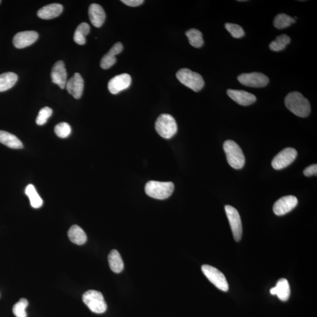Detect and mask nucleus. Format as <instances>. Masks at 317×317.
I'll return each mask as SVG.
<instances>
[{"instance_id": "1", "label": "nucleus", "mask_w": 317, "mask_h": 317, "mask_svg": "<svg viewBox=\"0 0 317 317\" xmlns=\"http://www.w3.org/2000/svg\"><path fill=\"white\" fill-rule=\"evenodd\" d=\"M285 105L294 115L301 118L307 117L311 112L310 102L298 92L288 93L285 98Z\"/></svg>"}, {"instance_id": "2", "label": "nucleus", "mask_w": 317, "mask_h": 317, "mask_svg": "<svg viewBox=\"0 0 317 317\" xmlns=\"http://www.w3.org/2000/svg\"><path fill=\"white\" fill-rule=\"evenodd\" d=\"M224 149L228 164L235 169H241L245 165V157L239 145L235 141L227 140L224 144Z\"/></svg>"}, {"instance_id": "3", "label": "nucleus", "mask_w": 317, "mask_h": 317, "mask_svg": "<svg viewBox=\"0 0 317 317\" xmlns=\"http://www.w3.org/2000/svg\"><path fill=\"white\" fill-rule=\"evenodd\" d=\"M174 184L172 182L149 181L146 184L145 192L151 198L159 199H167L173 192Z\"/></svg>"}, {"instance_id": "4", "label": "nucleus", "mask_w": 317, "mask_h": 317, "mask_svg": "<svg viewBox=\"0 0 317 317\" xmlns=\"http://www.w3.org/2000/svg\"><path fill=\"white\" fill-rule=\"evenodd\" d=\"M157 132L165 139H170L175 136L178 131L176 120L168 114H162L157 119L155 123Z\"/></svg>"}, {"instance_id": "5", "label": "nucleus", "mask_w": 317, "mask_h": 317, "mask_svg": "<svg viewBox=\"0 0 317 317\" xmlns=\"http://www.w3.org/2000/svg\"><path fill=\"white\" fill-rule=\"evenodd\" d=\"M176 77L182 84L195 92H198L204 87L205 81L203 77L187 68L180 70L176 73Z\"/></svg>"}, {"instance_id": "6", "label": "nucleus", "mask_w": 317, "mask_h": 317, "mask_svg": "<svg viewBox=\"0 0 317 317\" xmlns=\"http://www.w3.org/2000/svg\"><path fill=\"white\" fill-rule=\"evenodd\" d=\"M82 300L94 313L102 314L107 309L104 296L99 291L88 290L82 296Z\"/></svg>"}, {"instance_id": "7", "label": "nucleus", "mask_w": 317, "mask_h": 317, "mask_svg": "<svg viewBox=\"0 0 317 317\" xmlns=\"http://www.w3.org/2000/svg\"><path fill=\"white\" fill-rule=\"evenodd\" d=\"M202 272L215 286L224 292L228 290V284L224 274L216 268L209 265H204L202 267Z\"/></svg>"}, {"instance_id": "8", "label": "nucleus", "mask_w": 317, "mask_h": 317, "mask_svg": "<svg viewBox=\"0 0 317 317\" xmlns=\"http://www.w3.org/2000/svg\"><path fill=\"white\" fill-rule=\"evenodd\" d=\"M225 211L230 223L234 239L236 242L241 241L242 234V227L239 211L236 208L230 205H225Z\"/></svg>"}, {"instance_id": "9", "label": "nucleus", "mask_w": 317, "mask_h": 317, "mask_svg": "<svg viewBox=\"0 0 317 317\" xmlns=\"http://www.w3.org/2000/svg\"><path fill=\"white\" fill-rule=\"evenodd\" d=\"M298 152L292 148H285L273 159L271 165L276 170H281L287 168L295 161Z\"/></svg>"}, {"instance_id": "10", "label": "nucleus", "mask_w": 317, "mask_h": 317, "mask_svg": "<svg viewBox=\"0 0 317 317\" xmlns=\"http://www.w3.org/2000/svg\"><path fill=\"white\" fill-rule=\"evenodd\" d=\"M238 79L242 85L251 88L264 87L269 82L268 77L261 73L242 74Z\"/></svg>"}, {"instance_id": "11", "label": "nucleus", "mask_w": 317, "mask_h": 317, "mask_svg": "<svg viewBox=\"0 0 317 317\" xmlns=\"http://www.w3.org/2000/svg\"><path fill=\"white\" fill-rule=\"evenodd\" d=\"M298 204V199L296 196H285L274 204L273 211L277 216H283L293 210Z\"/></svg>"}, {"instance_id": "12", "label": "nucleus", "mask_w": 317, "mask_h": 317, "mask_svg": "<svg viewBox=\"0 0 317 317\" xmlns=\"http://www.w3.org/2000/svg\"><path fill=\"white\" fill-rule=\"evenodd\" d=\"M132 79L128 74H122L113 77L108 83V90L111 93L118 94L131 86Z\"/></svg>"}, {"instance_id": "13", "label": "nucleus", "mask_w": 317, "mask_h": 317, "mask_svg": "<svg viewBox=\"0 0 317 317\" xmlns=\"http://www.w3.org/2000/svg\"><path fill=\"white\" fill-rule=\"evenodd\" d=\"M38 34L34 31H22L16 34L13 42L18 49H22L33 44L38 38Z\"/></svg>"}, {"instance_id": "14", "label": "nucleus", "mask_w": 317, "mask_h": 317, "mask_svg": "<svg viewBox=\"0 0 317 317\" xmlns=\"http://www.w3.org/2000/svg\"><path fill=\"white\" fill-rule=\"evenodd\" d=\"M51 76L54 84L58 85L61 89H64L67 82V73L64 62L57 61L54 65Z\"/></svg>"}, {"instance_id": "15", "label": "nucleus", "mask_w": 317, "mask_h": 317, "mask_svg": "<svg viewBox=\"0 0 317 317\" xmlns=\"http://www.w3.org/2000/svg\"><path fill=\"white\" fill-rule=\"evenodd\" d=\"M84 81L79 73L74 74L67 82L66 87L68 93L75 99H79L82 95L84 91Z\"/></svg>"}, {"instance_id": "16", "label": "nucleus", "mask_w": 317, "mask_h": 317, "mask_svg": "<svg viewBox=\"0 0 317 317\" xmlns=\"http://www.w3.org/2000/svg\"><path fill=\"white\" fill-rule=\"evenodd\" d=\"M227 95L234 101L242 106H248L256 101V97L253 94L242 90H228Z\"/></svg>"}, {"instance_id": "17", "label": "nucleus", "mask_w": 317, "mask_h": 317, "mask_svg": "<svg viewBox=\"0 0 317 317\" xmlns=\"http://www.w3.org/2000/svg\"><path fill=\"white\" fill-rule=\"evenodd\" d=\"M123 48L124 47H123V45L121 42H117L111 48L109 52L106 54L101 59L100 65H101L102 69H109L115 64L116 62L115 56L122 52Z\"/></svg>"}, {"instance_id": "18", "label": "nucleus", "mask_w": 317, "mask_h": 317, "mask_svg": "<svg viewBox=\"0 0 317 317\" xmlns=\"http://www.w3.org/2000/svg\"><path fill=\"white\" fill-rule=\"evenodd\" d=\"M91 23L95 27H101L104 23L106 14L104 8L98 4H92L88 10Z\"/></svg>"}, {"instance_id": "19", "label": "nucleus", "mask_w": 317, "mask_h": 317, "mask_svg": "<svg viewBox=\"0 0 317 317\" xmlns=\"http://www.w3.org/2000/svg\"><path fill=\"white\" fill-rule=\"evenodd\" d=\"M290 287L287 280L281 279L277 282L275 287L271 288V295H276L282 301H286L290 298Z\"/></svg>"}, {"instance_id": "20", "label": "nucleus", "mask_w": 317, "mask_h": 317, "mask_svg": "<svg viewBox=\"0 0 317 317\" xmlns=\"http://www.w3.org/2000/svg\"><path fill=\"white\" fill-rule=\"evenodd\" d=\"M63 6L58 3L51 4L42 7L37 12L39 18L44 19H50L58 17L63 11Z\"/></svg>"}, {"instance_id": "21", "label": "nucleus", "mask_w": 317, "mask_h": 317, "mask_svg": "<svg viewBox=\"0 0 317 317\" xmlns=\"http://www.w3.org/2000/svg\"><path fill=\"white\" fill-rule=\"evenodd\" d=\"M0 143L11 149H22L23 145L20 140L13 134L4 131H0Z\"/></svg>"}, {"instance_id": "22", "label": "nucleus", "mask_w": 317, "mask_h": 317, "mask_svg": "<svg viewBox=\"0 0 317 317\" xmlns=\"http://www.w3.org/2000/svg\"><path fill=\"white\" fill-rule=\"evenodd\" d=\"M70 241L77 245H82L87 241V236L84 230L78 225H73L68 232Z\"/></svg>"}, {"instance_id": "23", "label": "nucleus", "mask_w": 317, "mask_h": 317, "mask_svg": "<svg viewBox=\"0 0 317 317\" xmlns=\"http://www.w3.org/2000/svg\"><path fill=\"white\" fill-rule=\"evenodd\" d=\"M108 261H109L111 269L114 273H119L124 270V261L118 251L113 250L111 251L108 256Z\"/></svg>"}, {"instance_id": "24", "label": "nucleus", "mask_w": 317, "mask_h": 317, "mask_svg": "<svg viewBox=\"0 0 317 317\" xmlns=\"http://www.w3.org/2000/svg\"><path fill=\"white\" fill-rule=\"evenodd\" d=\"M18 76L14 73H5L0 75V93L10 90L16 84Z\"/></svg>"}, {"instance_id": "25", "label": "nucleus", "mask_w": 317, "mask_h": 317, "mask_svg": "<svg viewBox=\"0 0 317 317\" xmlns=\"http://www.w3.org/2000/svg\"><path fill=\"white\" fill-rule=\"evenodd\" d=\"M90 26L86 22H82L77 27L74 33V40L77 44L84 45L86 43V37L90 33Z\"/></svg>"}, {"instance_id": "26", "label": "nucleus", "mask_w": 317, "mask_h": 317, "mask_svg": "<svg viewBox=\"0 0 317 317\" xmlns=\"http://www.w3.org/2000/svg\"><path fill=\"white\" fill-rule=\"evenodd\" d=\"M25 193L30 199L31 206L34 208H38L43 205V201L38 193H37L35 187L33 185H28L25 188Z\"/></svg>"}, {"instance_id": "27", "label": "nucleus", "mask_w": 317, "mask_h": 317, "mask_svg": "<svg viewBox=\"0 0 317 317\" xmlns=\"http://www.w3.org/2000/svg\"><path fill=\"white\" fill-rule=\"evenodd\" d=\"M188 41L192 46L195 48H201L204 44L202 33L198 30L190 29L186 33Z\"/></svg>"}, {"instance_id": "28", "label": "nucleus", "mask_w": 317, "mask_h": 317, "mask_svg": "<svg viewBox=\"0 0 317 317\" xmlns=\"http://www.w3.org/2000/svg\"><path fill=\"white\" fill-rule=\"evenodd\" d=\"M295 22L296 20L293 17L285 14H280L274 19L273 24L274 27L280 30L290 27L291 24Z\"/></svg>"}, {"instance_id": "29", "label": "nucleus", "mask_w": 317, "mask_h": 317, "mask_svg": "<svg viewBox=\"0 0 317 317\" xmlns=\"http://www.w3.org/2000/svg\"><path fill=\"white\" fill-rule=\"evenodd\" d=\"M290 41L291 39L289 37L285 34H282L277 37L275 40L271 42L269 45L270 49L275 52L283 50Z\"/></svg>"}, {"instance_id": "30", "label": "nucleus", "mask_w": 317, "mask_h": 317, "mask_svg": "<svg viewBox=\"0 0 317 317\" xmlns=\"http://www.w3.org/2000/svg\"><path fill=\"white\" fill-rule=\"evenodd\" d=\"M28 302L27 299L21 298L18 302L14 305L13 312L16 317H27V314L25 309L27 307Z\"/></svg>"}, {"instance_id": "31", "label": "nucleus", "mask_w": 317, "mask_h": 317, "mask_svg": "<svg viewBox=\"0 0 317 317\" xmlns=\"http://www.w3.org/2000/svg\"><path fill=\"white\" fill-rule=\"evenodd\" d=\"M54 131L59 138H67L71 133V128L67 123L62 122L56 126Z\"/></svg>"}, {"instance_id": "32", "label": "nucleus", "mask_w": 317, "mask_h": 317, "mask_svg": "<svg viewBox=\"0 0 317 317\" xmlns=\"http://www.w3.org/2000/svg\"><path fill=\"white\" fill-rule=\"evenodd\" d=\"M225 28L234 38H241L244 36V31L239 25L226 23L225 24Z\"/></svg>"}, {"instance_id": "33", "label": "nucleus", "mask_w": 317, "mask_h": 317, "mask_svg": "<svg viewBox=\"0 0 317 317\" xmlns=\"http://www.w3.org/2000/svg\"><path fill=\"white\" fill-rule=\"evenodd\" d=\"M53 114V110L49 107H44L39 111L36 119V123L38 125H43Z\"/></svg>"}, {"instance_id": "34", "label": "nucleus", "mask_w": 317, "mask_h": 317, "mask_svg": "<svg viewBox=\"0 0 317 317\" xmlns=\"http://www.w3.org/2000/svg\"><path fill=\"white\" fill-rule=\"evenodd\" d=\"M303 173L305 176H307V177H310L313 175L317 176V164L311 165L310 166V167H308L306 168H305Z\"/></svg>"}, {"instance_id": "35", "label": "nucleus", "mask_w": 317, "mask_h": 317, "mask_svg": "<svg viewBox=\"0 0 317 317\" xmlns=\"http://www.w3.org/2000/svg\"><path fill=\"white\" fill-rule=\"evenodd\" d=\"M123 3L131 7H138L144 3V0H122Z\"/></svg>"}, {"instance_id": "36", "label": "nucleus", "mask_w": 317, "mask_h": 317, "mask_svg": "<svg viewBox=\"0 0 317 317\" xmlns=\"http://www.w3.org/2000/svg\"><path fill=\"white\" fill-rule=\"evenodd\" d=\"M1 1H0V4H1Z\"/></svg>"}]
</instances>
